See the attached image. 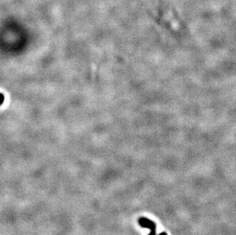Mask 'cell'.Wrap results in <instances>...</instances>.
I'll return each instance as SVG.
<instances>
[{
	"instance_id": "obj_1",
	"label": "cell",
	"mask_w": 236,
	"mask_h": 235,
	"mask_svg": "<svg viewBox=\"0 0 236 235\" xmlns=\"http://www.w3.org/2000/svg\"><path fill=\"white\" fill-rule=\"evenodd\" d=\"M138 224L142 227H146L150 229V234L148 235H156V224L146 217H140L138 219Z\"/></svg>"
},
{
	"instance_id": "obj_2",
	"label": "cell",
	"mask_w": 236,
	"mask_h": 235,
	"mask_svg": "<svg viewBox=\"0 0 236 235\" xmlns=\"http://www.w3.org/2000/svg\"><path fill=\"white\" fill-rule=\"evenodd\" d=\"M4 100H5L4 95L2 94V93H0V106L4 102Z\"/></svg>"
},
{
	"instance_id": "obj_3",
	"label": "cell",
	"mask_w": 236,
	"mask_h": 235,
	"mask_svg": "<svg viewBox=\"0 0 236 235\" xmlns=\"http://www.w3.org/2000/svg\"><path fill=\"white\" fill-rule=\"evenodd\" d=\"M159 235H167V234L166 232H162V233H160Z\"/></svg>"
}]
</instances>
